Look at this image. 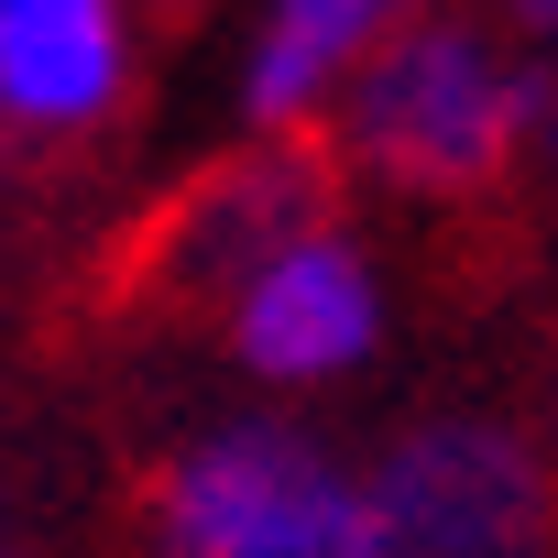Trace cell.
<instances>
[{"mask_svg":"<svg viewBox=\"0 0 558 558\" xmlns=\"http://www.w3.org/2000/svg\"><path fill=\"white\" fill-rule=\"evenodd\" d=\"M340 230V143L307 132H263L241 154H219L208 175H186L165 208H143V230L110 252L99 307L121 329H197L230 318L263 263H286L296 241Z\"/></svg>","mask_w":558,"mask_h":558,"instance_id":"obj_1","label":"cell"},{"mask_svg":"<svg viewBox=\"0 0 558 558\" xmlns=\"http://www.w3.org/2000/svg\"><path fill=\"white\" fill-rule=\"evenodd\" d=\"M536 132V77H514L471 23H395L340 99V165L405 197H482L504 186L514 143Z\"/></svg>","mask_w":558,"mask_h":558,"instance_id":"obj_2","label":"cell"},{"mask_svg":"<svg viewBox=\"0 0 558 558\" xmlns=\"http://www.w3.org/2000/svg\"><path fill=\"white\" fill-rule=\"evenodd\" d=\"M132 558H384V536L307 438L230 427L132 471Z\"/></svg>","mask_w":558,"mask_h":558,"instance_id":"obj_3","label":"cell"},{"mask_svg":"<svg viewBox=\"0 0 558 558\" xmlns=\"http://www.w3.org/2000/svg\"><path fill=\"white\" fill-rule=\"evenodd\" d=\"M362 504H373L384 558H558V482L536 438L493 416L405 427Z\"/></svg>","mask_w":558,"mask_h":558,"instance_id":"obj_4","label":"cell"},{"mask_svg":"<svg viewBox=\"0 0 558 558\" xmlns=\"http://www.w3.org/2000/svg\"><path fill=\"white\" fill-rule=\"evenodd\" d=\"M230 351L252 373H286V384L362 362L373 351V274H362V252L329 230V241H296L286 263H263L241 286V307H230Z\"/></svg>","mask_w":558,"mask_h":558,"instance_id":"obj_5","label":"cell"},{"mask_svg":"<svg viewBox=\"0 0 558 558\" xmlns=\"http://www.w3.org/2000/svg\"><path fill=\"white\" fill-rule=\"evenodd\" d=\"M121 88L110 0H0V110L23 132H77Z\"/></svg>","mask_w":558,"mask_h":558,"instance_id":"obj_6","label":"cell"},{"mask_svg":"<svg viewBox=\"0 0 558 558\" xmlns=\"http://www.w3.org/2000/svg\"><path fill=\"white\" fill-rule=\"evenodd\" d=\"M405 23V0H274V23L252 45V77H241V110L252 132H307L318 99Z\"/></svg>","mask_w":558,"mask_h":558,"instance_id":"obj_7","label":"cell"},{"mask_svg":"<svg viewBox=\"0 0 558 558\" xmlns=\"http://www.w3.org/2000/svg\"><path fill=\"white\" fill-rule=\"evenodd\" d=\"M536 132H547V165H558V77H536Z\"/></svg>","mask_w":558,"mask_h":558,"instance_id":"obj_8","label":"cell"},{"mask_svg":"<svg viewBox=\"0 0 558 558\" xmlns=\"http://www.w3.org/2000/svg\"><path fill=\"white\" fill-rule=\"evenodd\" d=\"M514 23H536V34H558V0H504Z\"/></svg>","mask_w":558,"mask_h":558,"instance_id":"obj_9","label":"cell"},{"mask_svg":"<svg viewBox=\"0 0 558 558\" xmlns=\"http://www.w3.org/2000/svg\"><path fill=\"white\" fill-rule=\"evenodd\" d=\"M165 12H186V0H165Z\"/></svg>","mask_w":558,"mask_h":558,"instance_id":"obj_10","label":"cell"},{"mask_svg":"<svg viewBox=\"0 0 558 558\" xmlns=\"http://www.w3.org/2000/svg\"><path fill=\"white\" fill-rule=\"evenodd\" d=\"M547 482H558V471H547Z\"/></svg>","mask_w":558,"mask_h":558,"instance_id":"obj_11","label":"cell"}]
</instances>
